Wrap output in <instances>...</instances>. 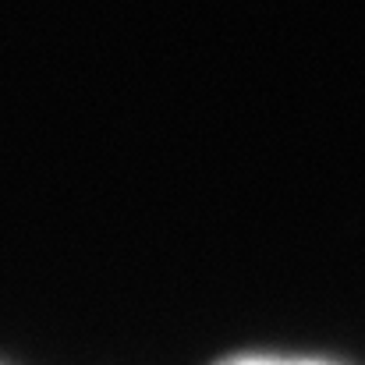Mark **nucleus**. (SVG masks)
Masks as SVG:
<instances>
[{
    "label": "nucleus",
    "instance_id": "nucleus-1",
    "mask_svg": "<svg viewBox=\"0 0 365 365\" xmlns=\"http://www.w3.org/2000/svg\"><path fill=\"white\" fill-rule=\"evenodd\" d=\"M220 365H330L316 359H269V355H248V359H227Z\"/></svg>",
    "mask_w": 365,
    "mask_h": 365
}]
</instances>
